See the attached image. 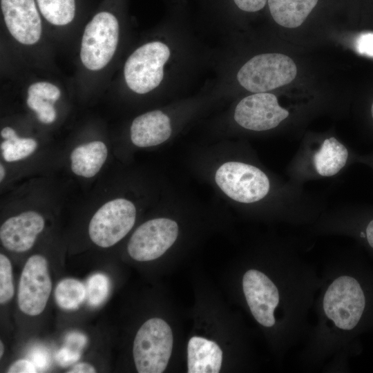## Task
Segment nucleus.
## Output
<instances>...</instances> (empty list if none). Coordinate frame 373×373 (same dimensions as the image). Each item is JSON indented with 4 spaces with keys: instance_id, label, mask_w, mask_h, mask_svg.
Listing matches in <instances>:
<instances>
[{
    "instance_id": "obj_1",
    "label": "nucleus",
    "mask_w": 373,
    "mask_h": 373,
    "mask_svg": "<svg viewBox=\"0 0 373 373\" xmlns=\"http://www.w3.org/2000/svg\"><path fill=\"white\" fill-rule=\"evenodd\" d=\"M213 52L195 33L188 8L170 7L153 37L126 58L124 84L140 96L175 94L191 87L202 70L212 66Z\"/></svg>"
},
{
    "instance_id": "obj_2",
    "label": "nucleus",
    "mask_w": 373,
    "mask_h": 373,
    "mask_svg": "<svg viewBox=\"0 0 373 373\" xmlns=\"http://www.w3.org/2000/svg\"><path fill=\"white\" fill-rule=\"evenodd\" d=\"M216 77L211 83L216 95L240 88L251 93L273 90L292 82L297 74L294 61L278 52H262L240 65L213 62Z\"/></svg>"
},
{
    "instance_id": "obj_3",
    "label": "nucleus",
    "mask_w": 373,
    "mask_h": 373,
    "mask_svg": "<svg viewBox=\"0 0 373 373\" xmlns=\"http://www.w3.org/2000/svg\"><path fill=\"white\" fill-rule=\"evenodd\" d=\"M120 25L117 17L109 11L95 14L83 33L80 58L88 70L104 68L113 59L119 44Z\"/></svg>"
},
{
    "instance_id": "obj_4",
    "label": "nucleus",
    "mask_w": 373,
    "mask_h": 373,
    "mask_svg": "<svg viewBox=\"0 0 373 373\" xmlns=\"http://www.w3.org/2000/svg\"><path fill=\"white\" fill-rule=\"evenodd\" d=\"M173 345V332L165 321L153 318L144 322L133 343V358L137 372H163L169 361Z\"/></svg>"
},
{
    "instance_id": "obj_5",
    "label": "nucleus",
    "mask_w": 373,
    "mask_h": 373,
    "mask_svg": "<svg viewBox=\"0 0 373 373\" xmlns=\"http://www.w3.org/2000/svg\"><path fill=\"white\" fill-rule=\"evenodd\" d=\"M215 181L228 197L242 203L260 200L270 187L267 176L260 169L239 162L222 164L216 173Z\"/></svg>"
},
{
    "instance_id": "obj_6",
    "label": "nucleus",
    "mask_w": 373,
    "mask_h": 373,
    "mask_svg": "<svg viewBox=\"0 0 373 373\" xmlns=\"http://www.w3.org/2000/svg\"><path fill=\"white\" fill-rule=\"evenodd\" d=\"M136 218L133 203L116 198L104 204L93 216L88 226L90 240L103 248L112 247L131 231Z\"/></svg>"
},
{
    "instance_id": "obj_7",
    "label": "nucleus",
    "mask_w": 373,
    "mask_h": 373,
    "mask_svg": "<svg viewBox=\"0 0 373 373\" xmlns=\"http://www.w3.org/2000/svg\"><path fill=\"white\" fill-rule=\"evenodd\" d=\"M52 290L46 258L39 254L30 256L21 274L17 302L24 314L35 316L45 309Z\"/></svg>"
},
{
    "instance_id": "obj_8",
    "label": "nucleus",
    "mask_w": 373,
    "mask_h": 373,
    "mask_svg": "<svg viewBox=\"0 0 373 373\" xmlns=\"http://www.w3.org/2000/svg\"><path fill=\"white\" fill-rule=\"evenodd\" d=\"M178 235L176 222L165 218H155L141 224L128 243L130 256L137 261H150L162 256Z\"/></svg>"
},
{
    "instance_id": "obj_9",
    "label": "nucleus",
    "mask_w": 373,
    "mask_h": 373,
    "mask_svg": "<svg viewBox=\"0 0 373 373\" xmlns=\"http://www.w3.org/2000/svg\"><path fill=\"white\" fill-rule=\"evenodd\" d=\"M289 112L281 107L277 97L269 92L251 93L236 105L234 122L240 127L253 131H265L278 126Z\"/></svg>"
},
{
    "instance_id": "obj_10",
    "label": "nucleus",
    "mask_w": 373,
    "mask_h": 373,
    "mask_svg": "<svg viewBox=\"0 0 373 373\" xmlns=\"http://www.w3.org/2000/svg\"><path fill=\"white\" fill-rule=\"evenodd\" d=\"M242 289L254 318L265 327L274 326V310L280 300L276 285L264 273L249 269L243 276Z\"/></svg>"
},
{
    "instance_id": "obj_11",
    "label": "nucleus",
    "mask_w": 373,
    "mask_h": 373,
    "mask_svg": "<svg viewBox=\"0 0 373 373\" xmlns=\"http://www.w3.org/2000/svg\"><path fill=\"white\" fill-rule=\"evenodd\" d=\"M5 24L15 40L24 45L38 42L41 19L35 0H1Z\"/></svg>"
},
{
    "instance_id": "obj_12",
    "label": "nucleus",
    "mask_w": 373,
    "mask_h": 373,
    "mask_svg": "<svg viewBox=\"0 0 373 373\" xmlns=\"http://www.w3.org/2000/svg\"><path fill=\"white\" fill-rule=\"evenodd\" d=\"M44 226L45 221L40 213L35 211L23 212L9 218L1 224V242L9 251H26L32 247Z\"/></svg>"
},
{
    "instance_id": "obj_13",
    "label": "nucleus",
    "mask_w": 373,
    "mask_h": 373,
    "mask_svg": "<svg viewBox=\"0 0 373 373\" xmlns=\"http://www.w3.org/2000/svg\"><path fill=\"white\" fill-rule=\"evenodd\" d=\"M173 120L170 113L155 109L136 117L130 127L131 140L138 147L159 145L170 138Z\"/></svg>"
},
{
    "instance_id": "obj_14",
    "label": "nucleus",
    "mask_w": 373,
    "mask_h": 373,
    "mask_svg": "<svg viewBox=\"0 0 373 373\" xmlns=\"http://www.w3.org/2000/svg\"><path fill=\"white\" fill-rule=\"evenodd\" d=\"M222 362V351L214 341L198 336L190 338L187 345L189 373H218Z\"/></svg>"
},
{
    "instance_id": "obj_15",
    "label": "nucleus",
    "mask_w": 373,
    "mask_h": 373,
    "mask_svg": "<svg viewBox=\"0 0 373 373\" xmlns=\"http://www.w3.org/2000/svg\"><path fill=\"white\" fill-rule=\"evenodd\" d=\"M107 156V147L103 142L93 141L79 145L70 153L71 170L77 175L93 177L99 171Z\"/></svg>"
},
{
    "instance_id": "obj_16",
    "label": "nucleus",
    "mask_w": 373,
    "mask_h": 373,
    "mask_svg": "<svg viewBox=\"0 0 373 373\" xmlns=\"http://www.w3.org/2000/svg\"><path fill=\"white\" fill-rule=\"evenodd\" d=\"M318 0H267L270 15L278 25L300 26L316 6Z\"/></svg>"
},
{
    "instance_id": "obj_17",
    "label": "nucleus",
    "mask_w": 373,
    "mask_h": 373,
    "mask_svg": "<svg viewBox=\"0 0 373 373\" xmlns=\"http://www.w3.org/2000/svg\"><path fill=\"white\" fill-rule=\"evenodd\" d=\"M349 153L347 148L335 137H331L323 142L314 155V167L322 176H332L346 164Z\"/></svg>"
},
{
    "instance_id": "obj_18",
    "label": "nucleus",
    "mask_w": 373,
    "mask_h": 373,
    "mask_svg": "<svg viewBox=\"0 0 373 373\" xmlns=\"http://www.w3.org/2000/svg\"><path fill=\"white\" fill-rule=\"evenodd\" d=\"M267 0H205L203 8L225 28L233 12L255 13L263 9Z\"/></svg>"
},
{
    "instance_id": "obj_19",
    "label": "nucleus",
    "mask_w": 373,
    "mask_h": 373,
    "mask_svg": "<svg viewBox=\"0 0 373 373\" xmlns=\"http://www.w3.org/2000/svg\"><path fill=\"white\" fill-rule=\"evenodd\" d=\"M4 139L1 143L2 155L6 162H16L30 155L37 149V142L32 138H20L15 131L6 126L1 131Z\"/></svg>"
},
{
    "instance_id": "obj_20",
    "label": "nucleus",
    "mask_w": 373,
    "mask_h": 373,
    "mask_svg": "<svg viewBox=\"0 0 373 373\" xmlns=\"http://www.w3.org/2000/svg\"><path fill=\"white\" fill-rule=\"evenodd\" d=\"M44 18L55 26L70 23L75 16V0H36Z\"/></svg>"
},
{
    "instance_id": "obj_21",
    "label": "nucleus",
    "mask_w": 373,
    "mask_h": 373,
    "mask_svg": "<svg viewBox=\"0 0 373 373\" xmlns=\"http://www.w3.org/2000/svg\"><path fill=\"white\" fill-rule=\"evenodd\" d=\"M86 297V287L82 282L75 278H65L61 280L55 290L57 304L66 310L77 309Z\"/></svg>"
},
{
    "instance_id": "obj_22",
    "label": "nucleus",
    "mask_w": 373,
    "mask_h": 373,
    "mask_svg": "<svg viewBox=\"0 0 373 373\" xmlns=\"http://www.w3.org/2000/svg\"><path fill=\"white\" fill-rule=\"evenodd\" d=\"M86 297L90 305L97 306L106 298L109 290L108 278L102 274L90 276L86 285Z\"/></svg>"
},
{
    "instance_id": "obj_23",
    "label": "nucleus",
    "mask_w": 373,
    "mask_h": 373,
    "mask_svg": "<svg viewBox=\"0 0 373 373\" xmlns=\"http://www.w3.org/2000/svg\"><path fill=\"white\" fill-rule=\"evenodd\" d=\"M12 267L8 258L0 254V303H8L14 296Z\"/></svg>"
},
{
    "instance_id": "obj_24",
    "label": "nucleus",
    "mask_w": 373,
    "mask_h": 373,
    "mask_svg": "<svg viewBox=\"0 0 373 373\" xmlns=\"http://www.w3.org/2000/svg\"><path fill=\"white\" fill-rule=\"evenodd\" d=\"M27 104L37 113V118L42 123L50 124L55 120L56 111L51 102L34 95H28Z\"/></svg>"
},
{
    "instance_id": "obj_25",
    "label": "nucleus",
    "mask_w": 373,
    "mask_h": 373,
    "mask_svg": "<svg viewBox=\"0 0 373 373\" xmlns=\"http://www.w3.org/2000/svg\"><path fill=\"white\" fill-rule=\"evenodd\" d=\"M28 95H34L50 102L59 99L61 92L54 84L46 82H39L32 84L28 87Z\"/></svg>"
},
{
    "instance_id": "obj_26",
    "label": "nucleus",
    "mask_w": 373,
    "mask_h": 373,
    "mask_svg": "<svg viewBox=\"0 0 373 373\" xmlns=\"http://www.w3.org/2000/svg\"><path fill=\"white\" fill-rule=\"evenodd\" d=\"M356 48L360 54L373 57V33L361 35L356 41Z\"/></svg>"
},
{
    "instance_id": "obj_27",
    "label": "nucleus",
    "mask_w": 373,
    "mask_h": 373,
    "mask_svg": "<svg viewBox=\"0 0 373 373\" xmlns=\"http://www.w3.org/2000/svg\"><path fill=\"white\" fill-rule=\"evenodd\" d=\"M358 238L373 251V216H369L363 222L362 228L358 231Z\"/></svg>"
},
{
    "instance_id": "obj_28",
    "label": "nucleus",
    "mask_w": 373,
    "mask_h": 373,
    "mask_svg": "<svg viewBox=\"0 0 373 373\" xmlns=\"http://www.w3.org/2000/svg\"><path fill=\"white\" fill-rule=\"evenodd\" d=\"M36 365L26 359H20L14 362L8 369V373H35Z\"/></svg>"
},
{
    "instance_id": "obj_29",
    "label": "nucleus",
    "mask_w": 373,
    "mask_h": 373,
    "mask_svg": "<svg viewBox=\"0 0 373 373\" xmlns=\"http://www.w3.org/2000/svg\"><path fill=\"white\" fill-rule=\"evenodd\" d=\"M80 357L79 353L75 352L68 348L61 349L56 355V359L59 364L62 366H67L78 360Z\"/></svg>"
},
{
    "instance_id": "obj_30",
    "label": "nucleus",
    "mask_w": 373,
    "mask_h": 373,
    "mask_svg": "<svg viewBox=\"0 0 373 373\" xmlns=\"http://www.w3.org/2000/svg\"><path fill=\"white\" fill-rule=\"evenodd\" d=\"M68 373H95V368L90 364L87 363H79L75 365L69 371Z\"/></svg>"
},
{
    "instance_id": "obj_31",
    "label": "nucleus",
    "mask_w": 373,
    "mask_h": 373,
    "mask_svg": "<svg viewBox=\"0 0 373 373\" xmlns=\"http://www.w3.org/2000/svg\"><path fill=\"white\" fill-rule=\"evenodd\" d=\"M33 363L35 365L43 367L47 364V355L44 352H37L33 355Z\"/></svg>"
},
{
    "instance_id": "obj_32",
    "label": "nucleus",
    "mask_w": 373,
    "mask_h": 373,
    "mask_svg": "<svg viewBox=\"0 0 373 373\" xmlns=\"http://www.w3.org/2000/svg\"><path fill=\"white\" fill-rule=\"evenodd\" d=\"M189 0H168L169 7H186L188 8V3ZM200 4L202 3L204 0H196Z\"/></svg>"
},
{
    "instance_id": "obj_33",
    "label": "nucleus",
    "mask_w": 373,
    "mask_h": 373,
    "mask_svg": "<svg viewBox=\"0 0 373 373\" xmlns=\"http://www.w3.org/2000/svg\"><path fill=\"white\" fill-rule=\"evenodd\" d=\"M5 174H6L5 169L3 166L1 164H0V181L1 182H2L3 180L4 179Z\"/></svg>"
},
{
    "instance_id": "obj_34",
    "label": "nucleus",
    "mask_w": 373,
    "mask_h": 373,
    "mask_svg": "<svg viewBox=\"0 0 373 373\" xmlns=\"http://www.w3.org/2000/svg\"><path fill=\"white\" fill-rule=\"evenodd\" d=\"M3 351H4V347H3V342L1 341H0V356L1 357L3 354Z\"/></svg>"
}]
</instances>
